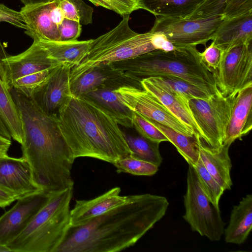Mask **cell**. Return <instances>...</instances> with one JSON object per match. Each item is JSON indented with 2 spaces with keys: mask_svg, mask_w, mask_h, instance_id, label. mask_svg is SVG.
Masks as SVG:
<instances>
[{
  "mask_svg": "<svg viewBox=\"0 0 252 252\" xmlns=\"http://www.w3.org/2000/svg\"><path fill=\"white\" fill-rule=\"evenodd\" d=\"M71 68L72 66L66 63H61L56 66L31 98L46 113L57 114L60 106L71 95L70 87Z\"/></svg>",
  "mask_w": 252,
  "mask_h": 252,
  "instance_id": "5bb4252c",
  "label": "cell"
},
{
  "mask_svg": "<svg viewBox=\"0 0 252 252\" xmlns=\"http://www.w3.org/2000/svg\"><path fill=\"white\" fill-rule=\"evenodd\" d=\"M184 203L185 212L183 217L191 230L212 241H219L224 230L220 211L206 195L195 170L190 165L187 172Z\"/></svg>",
  "mask_w": 252,
  "mask_h": 252,
  "instance_id": "52a82bcc",
  "label": "cell"
},
{
  "mask_svg": "<svg viewBox=\"0 0 252 252\" xmlns=\"http://www.w3.org/2000/svg\"><path fill=\"white\" fill-rule=\"evenodd\" d=\"M11 93L22 124V157L30 165L34 183L50 193L73 186L75 158L61 133L57 114L46 113L14 88Z\"/></svg>",
  "mask_w": 252,
  "mask_h": 252,
  "instance_id": "7a4b0ae2",
  "label": "cell"
},
{
  "mask_svg": "<svg viewBox=\"0 0 252 252\" xmlns=\"http://www.w3.org/2000/svg\"><path fill=\"white\" fill-rule=\"evenodd\" d=\"M252 84L232 94L231 112L223 144L231 145L252 128Z\"/></svg>",
  "mask_w": 252,
  "mask_h": 252,
  "instance_id": "ac0fdd59",
  "label": "cell"
},
{
  "mask_svg": "<svg viewBox=\"0 0 252 252\" xmlns=\"http://www.w3.org/2000/svg\"><path fill=\"white\" fill-rule=\"evenodd\" d=\"M192 166L196 171L201 185L206 195L216 207H219L220 199L225 190L208 172L200 158L196 163Z\"/></svg>",
  "mask_w": 252,
  "mask_h": 252,
  "instance_id": "1f68e13d",
  "label": "cell"
},
{
  "mask_svg": "<svg viewBox=\"0 0 252 252\" xmlns=\"http://www.w3.org/2000/svg\"><path fill=\"white\" fill-rule=\"evenodd\" d=\"M205 0H137L138 9L156 17L188 19Z\"/></svg>",
  "mask_w": 252,
  "mask_h": 252,
  "instance_id": "484cf974",
  "label": "cell"
},
{
  "mask_svg": "<svg viewBox=\"0 0 252 252\" xmlns=\"http://www.w3.org/2000/svg\"><path fill=\"white\" fill-rule=\"evenodd\" d=\"M3 60L11 88L12 82L19 78L60 64L49 57L45 48L36 40L23 52L15 56L7 53Z\"/></svg>",
  "mask_w": 252,
  "mask_h": 252,
  "instance_id": "2e32d148",
  "label": "cell"
},
{
  "mask_svg": "<svg viewBox=\"0 0 252 252\" xmlns=\"http://www.w3.org/2000/svg\"><path fill=\"white\" fill-rule=\"evenodd\" d=\"M119 187L113 188L91 199L76 200L70 210L72 226H81L107 212L125 203L129 195H121Z\"/></svg>",
  "mask_w": 252,
  "mask_h": 252,
  "instance_id": "d6986e66",
  "label": "cell"
},
{
  "mask_svg": "<svg viewBox=\"0 0 252 252\" xmlns=\"http://www.w3.org/2000/svg\"><path fill=\"white\" fill-rule=\"evenodd\" d=\"M222 51L252 42V12L225 18L212 40Z\"/></svg>",
  "mask_w": 252,
  "mask_h": 252,
  "instance_id": "603a6c76",
  "label": "cell"
},
{
  "mask_svg": "<svg viewBox=\"0 0 252 252\" xmlns=\"http://www.w3.org/2000/svg\"><path fill=\"white\" fill-rule=\"evenodd\" d=\"M50 193L40 191L19 198L0 217V245H7L26 228L46 203Z\"/></svg>",
  "mask_w": 252,
  "mask_h": 252,
  "instance_id": "4fadbf2b",
  "label": "cell"
},
{
  "mask_svg": "<svg viewBox=\"0 0 252 252\" xmlns=\"http://www.w3.org/2000/svg\"><path fill=\"white\" fill-rule=\"evenodd\" d=\"M199 158L208 172L224 190L230 189L232 182L230 176L232 164L229 155L230 145H222L218 149L207 145L197 137Z\"/></svg>",
  "mask_w": 252,
  "mask_h": 252,
  "instance_id": "44dd1931",
  "label": "cell"
},
{
  "mask_svg": "<svg viewBox=\"0 0 252 252\" xmlns=\"http://www.w3.org/2000/svg\"><path fill=\"white\" fill-rule=\"evenodd\" d=\"M73 186L51 193L26 228L7 246L14 252H55L71 226Z\"/></svg>",
  "mask_w": 252,
  "mask_h": 252,
  "instance_id": "5b68a950",
  "label": "cell"
},
{
  "mask_svg": "<svg viewBox=\"0 0 252 252\" xmlns=\"http://www.w3.org/2000/svg\"><path fill=\"white\" fill-rule=\"evenodd\" d=\"M164 196L129 195L128 200L78 226H71L55 252H118L133 246L165 215Z\"/></svg>",
  "mask_w": 252,
  "mask_h": 252,
  "instance_id": "6da1fadb",
  "label": "cell"
},
{
  "mask_svg": "<svg viewBox=\"0 0 252 252\" xmlns=\"http://www.w3.org/2000/svg\"><path fill=\"white\" fill-rule=\"evenodd\" d=\"M228 0H205L188 19L223 15Z\"/></svg>",
  "mask_w": 252,
  "mask_h": 252,
  "instance_id": "e575fe53",
  "label": "cell"
},
{
  "mask_svg": "<svg viewBox=\"0 0 252 252\" xmlns=\"http://www.w3.org/2000/svg\"><path fill=\"white\" fill-rule=\"evenodd\" d=\"M92 40L37 41L45 48L51 59L60 64H69L72 68L79 64L86 57Z\"/></svg>",
  "mask_w": 252,
  "mask_h": 252,
  "instance_id": "d4e9b609",
  "label": "cell"
},
{
  "mask_svg": "<svg viewBox=\"0 0 252 252\" xmlns=\"http://www.w3.org/2000/svg\"><path fill=\"white\" fill-rule=\"evenodd\" d=\"M0 136L11 140V134L0 115Z\"/></svg>",
  "mask_w": 252,
  "mask_h": 252,
  "instance_id": "bcb514c9",
  "label": "cell"
},
{
  "mask_svg": "<svg viewBox=\"0 0 252 252\" xmlns=\"http://www.w3.org/2000/svg\"><path fill=\"white\" fill-rule=\"evenodd\" d=\"M15 200L12 195L0 188V208H4Z\"/></svg>",
  "mask_w": 252,
  "mask_h": 252,
  "instance_id": "ee69618b",
  "label": "cell"
},
{
  "mask_svg": "<svg viewBox=\"0 0 252 252\" xmlns=\"http://www.w3.org/2000/svg\"><path fill=\"white\" fill-rule=\"evenodd\" d=\"M252 12V0H228L223 15L230 18Z\"/></svg>",
  "mask_w": 252,
  "mask_h": 252,
  "instance_id": "74e56055",
  "label": "cell"
},
{
  "mask_svg": "<svg viewBox=\"0 0 252 252\" xmlns=\"http://www.w3.org/2000/svg\"><path fill=\"white\" fill-rule=\"evenodd\" d=\"M213 73L217 86L224 96L252 84V42L223 51Z\"/></svg>",
  "mask_w": 252,
  "mask_h": 252,
  "instance_id": "30bf717a",
  "label": "cell"
},
{
  "mask_svg": "<svg viewBox=\"0 0 252 252\" xmlns=\"http://www.w3.org/2000/svg\"><path fill=\"white\" fill-rule=\"evenodd\" d=\"M104 8L112 10L122 17L138 10L137 0H97Z\"/></svg>",
  "mask_w": 252,
  "mask_h": 252,
  "instance_id": "d590c367",
  "label": "cell"
},
{
  "mask_svg": "<svg viewBox=\"0 0 252 252\" xmlns=\"http://www.w3.org/2000/svg\"><path fill=\"white\" fill-rule=\"evenodd\" d=\"M222 52L223 51L212 41L208 47L200 52V56L204 64L213 72L219 64Z\"/></svg>",
  "mask_w": 252,
  "mask_h": 252,
  "instance_id": "f35d334b",
  "label": "cell"
},
{
  "mask_svg": "<svg viewBox=\"0 0 252 252\" xmlns=\"http://www.w3.org/2000/svg\"><path fill=\"white\" fill-rule=\"evenodd\" d=\"M74 5L80 16L81 21L89 19L93 15V9L83 0H68Z\"/></svg>",
  "mask_w": 252,
  "mask_h": 252,
  "instance_id": "b9f144b4",
  "label": "cell"
},
{
  "mask_svg": "<svg viewBox=\"0 0 252 252\" xmlns=\"http://www.w3.org/2000/svg\"><path fill=\"white\" fill-rule=\"evenodd\" d=\"M60 0L54 1L51 9L52 20L58 26L61 24L64 18L63 12L59 4Z\"/></svg>",
  "mask_w": 252,
  "mask_h": 252,
  "instance_id": "7bdbcfd3",
  "label": "cell"
},
{
  "mask_svg": "<svg viewBox=\"0 0 252 252\" xmlns=\"http://www.w3.org/2000/svg\"><path fill=\"white\" fill-rule=\"evenodd\" d=\"M232 94L224 96L220 92L208 98H192L189 100L192 115L209 146L218 149L223 144L230 119Z\"/></svg>",
  "mask_w": 252,
  "mask_h": 252,
  "instance_id": "9c48e42d",
  "label": "cell"
},
{
  "mask_svg": "<svg viewBox=\"0 0 252 252\" xmlns=\"http://www.w3.org/2000/svg\"><path fill=\"white\" fill-rule=\"evenodd\" d=\"M123 131L130 151V156L152 163L158 167L160 165L162 158L159 150V143L139 134L133 135Z\"/></svg>",
  "mask_w": 252,
  "mask_h": 252,
  "instance_id": "f1b7e54d",
  "label": "cell"
},
{
  "mask_svg": "<svg viewBox=\"0 0 252 252\" xmlns=\"http://www.w3.org/2000/svg\"><path fill=\"white\" fill-rule=\"evenodd\" d=\"M132 126L139 134L152 141L160 143L168 141L167 138L145 118L133 112Z\"/></svg>",
  "mask_w": 252,
  "mask_h": 252,
  "instance_id": "836d02e7",
  "label": "cell"
},
{
  "mask_svg": "<svg viewBox=\"0 0 252 252\" xmlns=\"http://www.w3.org/2000/svg\"><path fill=\"white\" fill-rule=\"evenodd\" d=\"M54 68L19 78L12 82L11 89L14 88L20 93L31 98L34 92L47 79Z\"/></svg>",
  "mask_w": 252,
  "mask_h": 252,
  "instance_id": "d6a6232c",
  "label": "cell"
},
{
  "mask_svg": "<svg viewBox=\"0 0 252 252\" xmlns=\"http://www.w3.org/2000/svg\"><path fill=\"white\" fill-rule=\"evenodd\" d=\"M61 41H72L77 40L82 31L80 22L64 18L58 26Z\"/></svg>",
  "mask_w": 252,
  "mask_h": 252,
  "instance_id": "8d00e7d4",
  "label": "cell"
},
{
  "mask_svg": "<svg viewBox=\"0 0 252 252\" xmlns=\"http://www.w3.org/2000/svg\"><path fill=\"white\" fill-rule=\"evenodd\" d=\"M111 63L140 80L152 77L176 76L210 94L220 92L213 71L202 62L196 46L177 47L169 51L156 50Z\"/></svg>",
  "mask_w": 252,
  "mask_h": 252,
  "instance_id": "277c9868",
  "label": "cell"
},
{
  "mask_svg": "<svg viewBox=\"0 0 252 252\" xmlns=\"http://www.w3.org/2000/svg\"><path fill=\"white\" fill-rule=\"evenodd\" d=\"M0 188L15 199L43 191L34 182L28 161L7 155L0 157Z\"/></svg>",
  "mask_w": 252,
  "mask_h": 252,
  "instance_id": "9a60e30c",
  "label": "cell"
},
{
  "mask_svg": "<svg viewBox=\"0 0 252 252\" xmlns=\"http://www.w3.org/2000/svg\"><path fill=\"white\" fill-rule=\"evenodd\" d=\"M8 22L26 31L28 27L21 11H17L0 3V23Z\"/></svg>",
  "mask_w": 252,
  "mask_h": 252,
  "instance_id": "ab89813d",
  "label": "cell"
},
{
  "mask_svg": "<svg viewBox=\"0 0 252 252\" xmlns=\"http://www.w3.org/2000/svg\"><path fill=\"white\" fill-rule=\"evenodd\" d=\"M11 144V140L0 136V152L7 155V152Z\"/></svg>",
  "mask_w": 252,
  "mask_h": 252,
  "instance_id": "f6af8a7d",
  "label": "cell"
},
{
  "mask_svg": "<svg viewBox=\"0 0 252 252\" xmlns=\"http://www.w3.org/2000/svg\"><path fill=\"white\" fill-rule=\"evenodd\" d=\"M129 15L123 16L116 27L92 40L86 57L71 68L70 81L100 63L125 60L156 50L153 32H135L129 27Z\"/></svg>",
  "mask_w": 252,
  "mask_h": 252,
  "instance_id": "8992f818",
  "label": "cell"
},
{
  "mask_svg": "<svg viewBox=\"0 0 252 252\" xmlns=\"http://www.w3.org/2000/svg\"><path fill=\"white\" fill-rule=\"evenodd\" d=\"M112 164L118 173H128L136 176H152L158 169V167L154 164L130 155L118 159Z\"/></svg>",
  "mask_w": 252,
  "mask_h": 252,
  "instance_id": "4dcf8cb0",
  "label": "cell"
},
{
  "mask_svg": "<svg viewBox=\"0 0 252 252\" xmlns=\"http://www.w3.org/2000/svg\"><path fill=\"white\" fill-rule=\"evenodd\" d=\"M252 228V195L247 194L233 207L228 226L224 230L226 243L240 245L247 239Z\"/></svg>",
  "mask_w": 252,
  "mask_h": 252,
  "instance_id": "cb8c5ba5",
  "label": "cell"
},
{
  "mask_svg": "<svg viewBox=\"0 0 252 252\" xmlns=\"http://www.w3.org/2000/svg\"><path fill=\"white\" fill-rule=\"evenodd\" d=\"M154 77L158 82L182 95L188 100L192 98L206 99L212 95L178 77L163 76Z\"/></svg>",
  "mask_w": 252,
  "mask_h": 252,
  "instance_id": "f546056e",
  "label": "cell"
},
{
  "mask_svg": "<svg viewBox=\"0 0 252 252\" xmlns=\"http://www.w3.org/2000/svg\"><path fill=\"white\" fill-rule=\"evenodd\" d=\"M114 91L122 102L132 112L185 135L196 136L192 129L176 117L157 98L146 90L126 86Z\"/></svg>",
  "mask_w": 252,
  "mask_h": 252,
  "instance_id": "8fae6325",
  "label": "cell"
},
{
  "mask_svg": "<svg viewBox=\"0 0 252 252\" xmlns=\"http://www.w3.org/2000/svg\"><path fill=\"white\" fill-rule=\"evenodd\" d=\"M4 155H5V154L2 153V152H0V157L3 156Z\"/></svg>",
  "mask_w": 252,
  "mask_h": 252,
  "instance_id": "f907efd6",
  "label": "cell"
},
{
  "mask_svg": "<svg viewBox=\"0 0 252 252\" xmlns=\"http://www.w3.org/2000/svg\"><path fill=\"white\" fill-rule=\"evenodd\" d=\"M141 81L111 63H102L70 80V87L71 95L79 97L98 89L115 90L126 86L143 89Z\"/></svg>",
  "mask_w": 252,
  "mask_h": 252,
  "instance_id": "7c38bea8",
  "label": "cell"
},
{
  "mask_svg": "<svg viewBox=\"0 0 252 252\" xmlns=\"http://www.w3.org/2000/svg\"><path fill=\"white\" fill-rule=\"evenodd\" d=\"M54 1L24 6L21 9L28 27L25 32L33 40L60 41L58 26L51 16Z\"/></svg>",
  "mask_w": 252,
  "mask_h": 252,
  "instance_id": "ffe728a7",
  "label": "cell"
},
{
  "mask_svg": "<svg viewBox=\"0 0 252 252\" xmlns=\"http://www.w3.org/2000/svg\"><path fill=\"white\" fill-rule=\"evenodd\" d=\"M225 19L224 15L196 19L157 17L150 31L163 34L176 47L206 45Z\"/></svg>",
  "mask_w": 252,
  "mask_h": 252,
  "instance_id": "ba28073f",
  "label": "cell"
},
{
  "mask_svg": "<svg viewBox=\"0 0 252 252\" xmlns=\"http://www.w3.org/2000/svg\"><path fill=\"white\" fill-rule=\"evenodd\" d=\"M141 84L143 89L157 98L176 117L192 129L196 136L204 141L203 134L192 115L188 99L154 77L142 79Z\"/></svg>",
  "mask_w": 252,
  "mask_h": 252,
  "instance_id": "e0dca14e",
  "label": "cell"
},
{
  "mask_svg": "<svg viewBox=\"0 0 252 252\" xmlns=\"http://www.w3.org/2000/svg\"><path fill=\"white\" fill-rule=\"evenodd\" d=\"M60 129L74 158L88 157L111 164L130 151L115 118L82 96H69L57 113Z\"/></svg>",
  "mask_w": 252,
  "mask_h": 252,
  "instance_id": "3957f363",
  "label": "cell"
},
{
  "mask_svg": "<svg viewBox=\"0 0 252 252\" xmlns=\"http://www.w3.org/2000/svg\"><path fill=\"white\" fill-rule=\"evenodd\" d=\"M11 252L10 249L6 245H0V252Z\"/></svg>",
  "mask_w": 252,
  "mask_h": 252,
  "instance_id": "c3c4849f",
  "label": "cell"
},
{
  "mask_svg": "<svg viewBox=\"0 0 252 252\" xmlns=\"http://www.w3.org/2000/svg\"><path fill=\"white\" fill-rule=\"evenodd\" d=\"M0 44V115L7 127L11 137L21 144L23 131L19 112L12 97L8 83L3 58L7 54Z\"/></svg>",
  "mask_w": 252,
  "mask_h": 252,
  "instance_id": "7402d4cb",
  "label": "cell"
},
{
  "mask_svg": "<svg viewBox=\"0 0 252 252\" xmlns=\"http://www.w3.org/2000/svg\"><path fill=\"white\" fill-rule=\"evenodd\" d=\"M145 118L167 138L168 141L176 147L189 165L193 166L196 163L199 158L197 143V137L199 136L185 135L155 121Z\"/></svg>",
  "mask_w": 252,
  "mask_h": 252,
  "instance_id": "83f0119b",
  "label": "cell"
},
{
  "mask_svg": "<svg viewBox=\"0 0 252 252\" xmlns=\"http://www.w3.org/2000/svg\"><path fill=\"white\" fill-rule=\"evenodd\" d=\"M64 18L80 22L79 14L74 6L68 0H60L59 3Z\"/></svg>",
  "mask_w": 252,
  "mask_h": 252,
  "instance_id": "60d3db41",
  "label": "cell"
},
{
  "mask_svg": "<svg viewBox=\"0 0 252 252\" xmlns=\"http://www.w3.org/2000/svg\"><path fill=\"white\" fill-rule=\"evenodd\" d=\"M81 96L105 110L115 118L119 125L126 128L133 127V112L122 102L114 90L98 89Z\"/></svg>",
  "mask_w": 252,
  "mask_h": 252,
  "instance_id": "4316f807",
  "label": "cell"
},
{
  "mask_svg": "<svg viewBox=\"0 0 252 252\" xmlns=\"http://www.w3.org/2000/svg\"><path fill=\"white\" fill-rule=\"evenodd\" d=\"M96 6H101L100 3L97 0H88Z\"/></svg>",
  "mask_w": 252,
  "mask_h": 252,
  "instance_id": "681fc988",
  "label": "cell"
},
{
  "mask_svg": "<svg viewBox=\"0 0 252 252\" xmlns=\"http://www.w3.org/2000/svg\"><path fill=\"white\" fill-rule=\"evenodd\" d=\"M24 6L54 1L55 0H20Z\"/></svg>",
  "mask_w": 252,
  "mask_h": 252,
  "instance_id": "7dc6e473",
  "label": "cell"
}]
</instances>
